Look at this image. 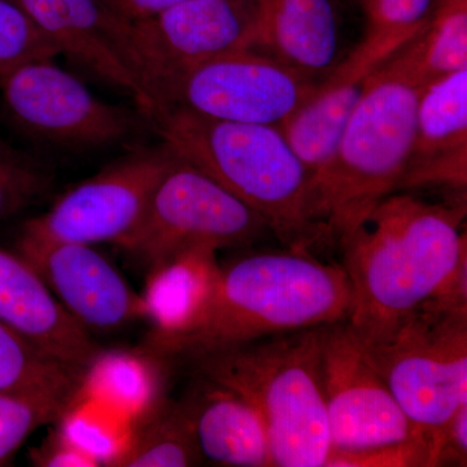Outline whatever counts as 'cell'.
<instances>
[{"instance_id": "1", "label": "cell", "mask_w": 467, "mask_h": 467, "mask_svg": "<svg viewBox=\"0 0 467 467\" xmlns=\"http://www.w3.org/2000/svg\"><path fill=\"white\" fill-rule=\"evenodd\" d=\"M465 216V199L434 202L396 192L337 243L355 297L348 322L361 339L427 301L467 290Z\"/></svg>"}, {"instance_id": "2", "label": "cell", "mask_w": 467, "mask_h": 467, "mask_svg": "<svg viewBox=\"0 0 467 467\" xmlns=\"http://www.w3.org/2000/svg\"><path fill=\"white\" fill-rule=\"evenodd\" d=\"M355 297L343 266L306 252L264 251L220 266L199 317L183 333L150 337L158 358L193 359L267 335L348 321Z\"/></svg>"}, {"instance_id": "3", "label": "cell", "mask_w": 467, "mask_h": 467, "mask_svg": "<svg viewBox=\"0 0 467 467\" xmlns=\"http://www.w3.org/2000/svg\"><path fill=\"white\" fill-rule=\"evenodd\" d=\"M177 158L204 171L265 221L287 250L327 242L312 174L278 126L238 124L160 106L146 116Z\"/></svg>"}, {"instance_id": "4", "label": "cell", "mask_w": 467, "mask_h": 467, "mask_svg": "<svg viewBox=\"0 0 467 467\" xmlns=\"http://www.w3.org/2000/svg\"><path fill=\"white\" fill-rule=\"evenodd\" d=\"M427 84L417 38L365 77L361 99L333 160L312 178L327 242L347 238L384 198L399 192Z\"/></svg>"}, {"instance_id": "5", "label": "cell", "mask_w": 467, "mask_h": 467, "mask_svg": "<svg viewBox=\"0 0 467 467\" xmlns=\"http://www.w3.org/2000/svg\"><path fill=\"white\" fill-rule=\"evenodd\" d=\"M322 328L267 335L192 359L199 378L235 392L256 410L275 467H325L330 454Z\"/></svg>"}, {"instance_id": "6", "label": "cell", "mask_w": 467, "mask_h": 467, "mask_svg": "<svg viewBox=\"0 0 467 467\" xmlns=\"http://www.w3.org/2000/svg\"><path fill=\"white\" fill-rule=\"evenodd\" d=\"M361 342L405 416L429 441L467 402V291L427 301Z\"/></svg>"}, {"instance_id": "7", "label": "cell", "mask_w": 467, "mask_h": 467, "mask_svg": "<svg viewBox=\"0 0 467 467\" xmlns=\"http://www.w3.org/2000/svg\"><path fill=\"white\" fill-rule=\"evenodd\" d=\"M266 234L254 209L175 156L140 223L116 245L149 273L184 252L247 247Z\"/></svg>"}, {"instance_id": "8", "label": "cell", "mask_w": 467, "mask_h": 467, "mask_svg": "<svg viewBox=\"0 0 467 467\" xmlns=\"http://www.w3.org/2000/svg\"><path fill=\"white\" fill-rule=\"evenodd\" d=\"M319 84L303 78L265 52H229L174 77L155 107H175L207 119L278 126Z\"/></svg>"}, {"instance_id": "9", "label": "cell", "mask_w": 467, "mask_h": 467, "mask_svg": "<svg viewBox=\"0 0 467 467\" xmlns=\"http://www.w3.org/2000/svg\"><path fill=\"white\" fill-rule=\"evenodd\" d=\"M3 103L12 121L36 140L100 149L122 142L140 128V112L106 103L54 57L27 61L0 76Z\"/></svg>"}, {"instance_id": "10", "label": "cell", "mask_w": 467, "mask_h": 467, "mask_svg": "<svg viewBox=\"0 0 467 467\" xmlns=\"http://www.w3.org/2000/svg\"><path fill=\"white\" fill-rule=\"evenodd\" d=\"M260 21L261 0H183L133 24L138 73L153 107L156 92L174 77L221 55L254 48Z\"/></svg>"}, {"instance_id": "11", "label": "cell", "mask_w": 467, "mask_h": 467, "mask_svg": "<svg viewBox=\"0 0 467 467\" xmlns=\"http://www.w3.org/2000/svg\"><path fill=\"white\" fill-rule=\"evenodd\" d=\"M168 146L144 150L109 165L27 221L20 238L116 244L140 223L153 190L174 161Z\"/></svg>"}, {"instance_id": "12", "label": "cell", "mask_w": 467, "mask_h": 467, "mask_svg": "<svg viewBox=\"0 0 467 467\" xmlns=\"http://www.w3.org/2000/svg\"><path fill=\"white\" fill-rule=\"evenodd\" d=\"M321 378L331 451L367 450L422 436L348 321L322 328Z\"/></svg>"}, {"instance_id": "13", "label": "cell", "mask_w": 467, "mask_h": 467, "mask_svg": "<svg viewBox=\"0 0 467 467\" xmlns=\"http://www.w3.org/2000/svg\"><path fill=\"white\" fill-rule=\"evenodd\" d=\"M17 254L85 330H113L144 317L142 297L92 245L20 238Z\"/></svg>"}, {"instance_id": "14", "label": "cell", "mask_w": 467, "mask_h": 467, "mask_svg": "<svg viewBox=\"0 0 467 467\" xmlns=\"http://www.w3.org/2000/svg\"><path fill=\"white\" fill-rule=\"evenodd\" d=\"M57 48L128 92L143 116L153 109L135 60L133 24L101 0H14Z\"/></svg>"}, {"instance_id": "15", "label": "cell", "mask_w": 467, "mask_h": 467, "mask_svg": "<svg viewBox=\"0 0 467 467\" xmlns=\"http://www.w3.org/2000/svg\"><path fill=\"white\" fill-rule=\"evenodd\" d=\"M467 69L429 82L418 100L416 134L399 192L425 186L466 192Z\"/></svg>"}, {"instance_id": "16", "label": "cell", "mask_w": 467, "mask_h": 467, "mask_svg": "<svg viewBox=\"0 0 467 467\" xmlns=\"http://www.w3.org/2000/svg\"><path fill=\"white\" fill-rule=\"evenodd\" d=\"M0 321L51 358L86 370L100 352L90 334L61 308L38 273L20 254L0 250Z\"/></svg>"}, {"instance_id": "17", "label": "cell", "mask_w": 467, "mask_h": 467, "mask_svg": "<svg viewBox=\"0 0 467 467\" xmlns=\"http://www.w3.org/2000/svg\"><path fill=\"white\" fill-rule=\"evenodd\" d=\"M254 50L265 52L303 78L322 84L340 64V27L334 0H261Z\"/></svg>"}, {"instance_id": "18", "label": "cell", "mask_w": 467, "mask_h": 467, "mask_svg": "<svg viewBox=\"0 0 467 467\" xmlns=\"http://www.w3.org/2000/svg\"><path fill=\"white\" fill-rule=\"evenodd\" d=\"M199 379L189 399L202 459L221 466L275 467L256 410L225 387Z\"/></svg>"}, {"instance_id": "19", "label": "cell", "mask_w": 467, "mask_h": 467, "mask_svg": "<svg viewBox=\"0 0 467 467\" xmlns=\"http://www.w3.org/2000/svg\"><path fill=\"white\" fill-rule=\"evenodd\" d=\"M217 251L196 248L150 270L142 296L150 337L183 333L195 322L216 282Z\"/></svg>"}, {"instance_id": "20", "label": "cell", "mask_w": 467, "mask_h": 467, "mask_svg": "<svg viewBox=\"0 0 467 467\" xmlns=\"http://www.w3.org/2000/svg\"><path fill=\"white\" fill-rule=\"evenodd\" d=\"M358 81L322 82L287 119L278 125L285 140L312 178L333 160L364 91Z\"/></svg>"}, {"instance_id": "21", "label": "cell", "mask_w": 467, "mask_h": 467, "mask_svg": "<svg viewBox=\"0 0 467 467\" xmlns=\"http://www.w3.org/2000/svg\"><path fill=\"white\" fill-rule=\"evenodd\" d=\"M133 431L113 467H186L202 461L192 401L162 398L142 416L134 418Z\"/></svg>"}, {"instance_id": "22", "label": "cell", "mask_w": 467, "mask_h": 467, "mask_svg": "<svg viewBox=\"0 0 467 467\" xmlns=\"http://www.w3.org/2000/svg\"><path fill=\"white\" fill-rule=\"evenodd\" d=\"M438 0H368L364 38L325 82L365 78L431 23Z\"/></svg>"}, {"instance_id": "23", "label": "cell", "mask_w": 467, "mask_h": 467, "mask_svg": "<svg viewBox=\"0 0 467 467\" xmlns=\"http://www.w3.org/2000/svg\"><path fill=\"white\" fill-rule=\"evenodd\" d=\"M153 355L100 350L86 368L81 393L137 418L161 400V378Z\"/></svg>"}, {"instance_id": "24", "label": "cell", "mask_w": 467, "mask_h": 467, "mask_svg": "<svg viewBox=\"0 0 467 467\" xmlns=\"http://www.w3.org/2000/svg\"><path fill=\"white\" fill-rule=\"evenodd\" d=\"M84 370L43 352L0 321V392H67L81 395Z\"/></svg>"}, {"instance_id": "25", "label": "cell", "mask_w": 467, "mask_h": 467, "mask_svg": "<svg viewBox=\"0 0 467 467\" xmlns=\"http://www.w3.org/2000/svg\"><path fill=\"white\" fill-rule=\"evenodd\" d=\"M427 81L467 69V0L438 2L429 26L417 36Z\"/></svg>"}, {"instance_id": "26", "label": "cell", "mask_w": 467, "mask_h": 467, "mask_svg": "<svg viewBox=\"0 0 467 467\" xmlns=\"http://www.w3.org/2000/svg\"><path fill=\"white\" fill-rule=\"evenodd\" d=\"M77 399L67 392H0V466L36 429L75 407Z\"/></svg>"}, {"instance_id": "27", "label": "cell", "mask_w": 467, "mask_h": 467, "mask_svg": "<svg viewBox=\"0 0 467 467\" xmlns=\"http://www.w3.org/2000/svg\"><path fill=\"white\" fill-rule=\"evenodd\" d=\"M57 55V48L14 0H0V76L27 61Z\"/></svg>"}, {"instance_id": "28", "label": "cell", "mask_w": 467, "mask_h": 467, "mask_svg": "<svg viewBox=\"0 0 467 467\" xmlns=\"http://www.w3.org/2000/svg\"><path fill=\"white\" fill-rule=\"evenodd\" d=\"M57 436L86 457L92 466L115 465L125 447L126 438L109 423L82 411L69 409L60 418Z\"/></svg>"}, {"instance_id": "29", "label": "cell", "mask_w": 467, "mask_h": 467, "mask_svg": "<svg viewBox=\"0 0 467 467\" xmlns=\"http://www.w3.org/2000/svg\"><path fill=\"white\" fill-rule=\"evenodd\" d=\"M50 178L34 160L0 143V221L36 202Z\"/></svg>"}, {"instance_id": "30", "label": "cell", "mask_w": 467, "mask_h": 467, "mask_svg": "<svg viewBox=\"0 0 467 467\" xmlns=\"http://www.w3.org/2000/svg\"><path fill=\"white\" fill-rule=\"evenodd\" d=\"M325 467H432L431 442L425 436L359 451H331Z\"/></svg>"}, {"instance_id": "31", "label": "cell", "mask_w": 467, "mask_h": 467, "mask_svg": "<svg viewBox=\"0 0 467 467\" xmlns=\"http://www.w3.org/2000/svg\"><path fill=\"white\" fill-rule=\"evenodd\" d=\"M432 467L467 465V402L431 438Z\"/></svg>"}, {"instance_id": "32", "label": "cell", "mask_w": 467, "mask_h": 467, "mask_svg": "<svg viewBox=\"0 0 467 467\" xmlns=\"http://www.w3.org/2000/svg\"><path fill=\"white\" fill-rule=\"evenodd\" d=\"M101 2L122 20L137 24L159 16L160 14L174 7L183 0H101Z\"/></svg>"}, {"instance_id": "33", "label": "cell", "mask_w": 467, "mask_h": 467, "mask_svg": "<svg viewBox=\"0 0 467 467\" xmlns=\"http://www.w3.org/2000/svg\"><path fill=\"white\" fill-rule=\"evenodd\" d=\"M36 461L42 466H92L90 461L82 456V454H79L78 451L73 450V448H70L66 442L61 441L57 435H55L54 441L47 447L43 448L41 451H36Z\"/></svg>"}, {"instance_id": "34", "label": "cell", "mask_w": 467, "mask_h": 467, "mask_svg": "<svg viewBox=\"0 0 467 467\" xmlns=\"http://www.w3.org/2000/svg\"><path fill=\"white\" fill-rule=\"evenodd\" d=\"M353 2L358 3V5H359V7H361L362 9H364V8H365V5H367L368 0H353Z\"/></svg>"}, {"instance_id": "35", "label": "cell", "mask_w": 467, "mask_h": 467, "mask_svg": "<svg viewBox=\"0 0 467 467\" xmlns=\"http://www.w3.org/2000/svg\"><path fill=\"white\" fill-rule=\"evenodd\" d=\"M438 2H447V0H438Z\"/></svg>"}]
</instances>
